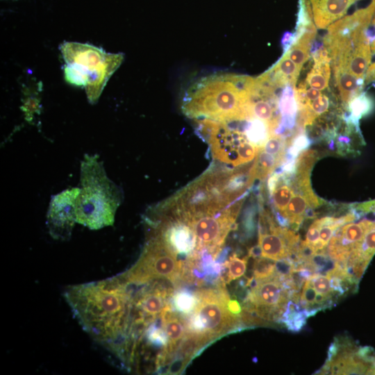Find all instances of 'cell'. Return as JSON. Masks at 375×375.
<instances>
[{"label":"cell","instance_id":"10","mask_svg":"<svg viewBox=\"0 0 375 375\" xmlns=\"http://www.w3.org/2000/svg\"><path fill=\"white\" fill-rule=\"evenodd\" d=\"M80 188H67L52 197L47 216V225L51 237L68 240L76 222V201Z\"/></svg>","mask_w":375,"mask_h":375},{"label":"cell","instance_id":"14","mask_svg":"<svg viewBox=\"0 0 375 375\" xmlns=\"http://www.w3.org/2000/svg\"><path fill=\"white\" fill-rule=\"evenodd\" d=\"M333 67L340 99L344 106H347L353 98L360 93L365 80L358 78L342 67Z\"/></svg>","mask_w":375,"mask_h":375},{"label":"cell","instance_id":"26","mask_svg":"<svg viewBox=\"0 0 375 375\" xmlns=\"http://www.w3.org/2000/svg\"><path fill=\"white\" fill-rule=\"evenodd\" d=\"M295 42V33L288 31L284 33L281 39V44L283 49V52H287Z\"/></svg>","mask_w":375,"mask_h":375},{"label":"cell","instance_id":"20","mask_svg":"<svg viewBox=\"0 0 375 375\" xmlns=\"http://www.w3.org/2000/svg\"><path fill=\"white\" fill-rule=\"evenodd\" d=\"M308 279L314 288L316 295L323 296L333 306L341 297L333 289L330 276L318 273H313Z\"/></svg>","mask_w":375,"mask_h":375},{"label":"cell","instance_id":"9","mask_svg":"<svg viewBox=\"0 0 375 375\" xmlns=\"http://www.w3.org/2000/svg\"><path fill=\"white\" fill-rule=\"evenodd\" d=\"M255 287L249 289L243 307L254 310L256 314L269 323H280L290 300V290L275 274L273 276L257 280Z\"/></svg>","mask_w":375,"mask_h":375},{"label":"cell","instance_id":"8","mask_svg":"<svg viewBox=\"0 0 375 375\" xmlns=\"http://www.w3.org/2000/svg\"><path fill=\"white\" fill-rule=\"evenodd\" d=\"M317 374H375V351L358 346L348 337H338L330 345L325 364Z\"/></svg>","mask_w":375,"mask_h":375},{"label":"cell","instance_id":"13","mask_svg":"<svg viewBox=\"0 0 375 375\" xmlns=\"http://www.w3.org/2000/svg\"><path fill=\"white\" fill-rule=\"evenodd\" d=\"M278 109L281 123L276 134L281 135L285 131L292 129L295 125L299 108L295 97L294 86L287 85L283 87L278 101Z\"/></svg>","mask_w":375,"mask_h":375},{"label":"cell","instance_id":"18","mask_svg":"<svg viewBox=\"0 0 375 375\" xmlns=\"http://www.w3.org/2000/svg\"><path fill=\"white\" fill-rule=\"evenodd\" d=\"M249 258V256L239 258L233 253L222 263L221 278L225 283H229L244 274Z\"/></svg>","mask_w":375,"mask_h":375},{"label":"cell","instance_id":"23","mask_svg":"<svg viewBox=\"0 0 375 375\" xmlns=\"http://www.w3.org/2000/svg\"><path fill=\"white\" fill-rule=\"evenodd\" d=\"M310 144V139L304 133L294 137L292 142L289 146L285 160H295Z\"/></svg>","mask_w":375,"mask_h":375},{"label":"cell","instance_id":"3","mask_svg":"<svg viewBox=\"0 0 375 375\" xmlns=\"http://www.w3.org/2000/svg\"><path fill=\"white\" fill-rule=\"evenodd\" d=\"M76 222L92 230L112 226L122 201L121 189L106 175L98 156L86 154L81 165Z\"/></svg>","mask_w":375,"mask_h":375},{"label":"cell","instance_id":"17","mask_svg":"<svg viewBox=\"0 0 375 375\" xmlns=\"http://www.w3.org/2000/svg\"><path fill=\"white\" fill-rule=\"evenodd\" d=\"M314 64L305 82L311 88L324 90L328 87L331 76L330 60L313 59Z\"/></svg>","mask_w":375,"mask_h":375},{"label":"cell","instance_id":"19","mask_svg":"<svg viewBox=\"0 0 375 375\" xmlns=\"http://www.w3.org/2000/svg\"><path fill=\"white\" fill-rule=\"evenodd\" d=\"M197 296L187 289H178L172 297V308L184 316L190 315L197 303Z\"/></svg>","mask_w":375,"mask_h":375},{"label":"cell","instance_id":"21","mask_svg":"<svg viewBox=\"0 0 375 375\" xmlns=\"http://www.w3.org/2000/svg\"><path fill=\"white\" fill-rule=\"evenodd\" d=\"M244 131L248 140L259 147L265 144L270 135L267 124L257 118L249 119Z\"/></svg>","mask_w":375,"mask_h":375},{"label":"cell","instance_id":"15","mask_svg":"<svg viewBox=\"0 0 375 375\" xmlns=\"http://www.w3.org/2000/svg\"><path fill=\"white\" fill-rule=\"evenodd\" d=\"M315 35L316 28L315 25H312L285 52L300 69L309 58L311 44Z\"/></svg>","mask_w":375,"mask_h":375},{"label":"cell","instance_id":"11","mask_svg":"<svg viewBox=\"0 0 375 375\" xmlns=\"http://www.w3.org/2000/svg\"><path fill=\"white\" fill-rule=\"evenodd\" d=\"M317 28H326L340 19L358 0H308Z\"/></svg>","mask_w":375,"mask_h":375},{"label":"cell","instance_id":"12","mask_svg":"<svg viewBox=\"0 0 375 375\" xmlns=\"http://www.w3.org/2000/svg\"><path fill=\"white\" fill-rule=\"evenodd\" d=\"M301 69L284 53L269 69L258 76L263 82L278 88L287 85L294 86Z\"/></svg>","mask_w":375,"mask_h":375},{"label":"cell","instance_id":"6","mask_svg":"<svg viewBox=\"0 0 375 375\" xmlns=\"http://www.w3.org/2000/svg\"><path fill=\"white\" fill-rule=\"evenodd\" d=\"M199 134L208 142L214 160L231 168L252 162L259 147L251 143L244 131L231 123L209 119L197 120Z\"/></svg>","mask_w":375,"mask_h":375},{"label":"cell","instance_id":"4","mask_svg":"<svg viewBox=\"0 0 375 375\" xmlns=\"http://www.w3.org/2000/svg\"><path fill=\"white\" fill-rule=\"evenodd\" d=\"M225 284L220 277L215 288L197 291V303L186 322L188 331L203 337L209 343L226 333L246 328L240 314H235L231 310V299Z\"/></svg>","mask_w":375,"mask_h":375},{"label":"cell","instance_id":"27","mask_svg":"<svg viewBox=\"0 0 375 375\" xmlns=\"http://www.w3.org/2000/svg\"><path fill=\"white\" fill-rule=\"evenodd\" d=\"M248 256L255 259L262 256L261 249L258 244L251 247L249 250Z\"/></svg>","mask_w":375,"mask_h":375},{"label":"cell","instance_id":"2","mask_svg":"<svg viewBox=\"0 0 375 375\" xmlns=\"http://www.w3.org/2000/svg\"><path fill=\"white\" fill-rule=\"evenodd\" d=\"M257 78L215 74L193 82L184 94L181 109L188 117L230 123L252 119Z\"/></svg>","mask_w":375,"mask_h":375},{"label":"cell","instance_id":"5","mask_svg":"<svg viewBox=\"0 0 375 375\" xmlns=\"http://www.w3.org/2000/svg\"><path fill=\"white\" fill-rule=\"evenodd\" d=\"M62 53L67 63L66 80L76 85L91 87L88 97L92 102L123 60L121 54L108 55L94 47L76 43L65 44Z\"/></svg>","mask_w":375,"mask_h":375},{"label":"cell","instance_id":"24","mask_svg":"<svg viewBox=\"0 0 375 375\" xmlns=\"http://www.w3.org/2000/svg\"><path fill=\"white\" fill-rule=\"evenodd\" d=\"M295 269L294 262L288 258L275 262V272L282 281L288 279Z\"/></svg>","mask_w":375,"mask_h":375},{"label":"cell","instance_id":"22","mask_svg":"<svg viewBox=\"0 0 375 375\" xmlns=\"http://www.w3.org/2000/svg\"><path fill=\"white\" fill-rule=\"evenodd\" d=\"M275 272V260L259 257L256 258L253 267V276L257 280H262L274 275Z\"/></svg>","mask_w":375,"mask_h":375},{"label":"cell","instance_id":"25","mask_svg":"<svg viewBox=\"0 0 375 375\" xmlns=\"http://www.w3.org/2000/svg\"><path fill=\"white\" fill-rule=\"evenodd\" d=\"M319 229H320V224L317 219L315 220L312 223V224L310 226L306 234V239L303 242L309 245H311L313 247V245L319 240Z\"/></svg>","mask_w":375,"mask_h":375},{"label":"cell","instance_id":"1","mask_svg":"<svg viewBox=\"0 0 375 375\" xmlns=\"http://www.w3.org/2000/svg\"><path fill=\"white\" fill-rule=\"evenodd\" d=\"M64 297L82 328L94 340L110 351L119 343L126 324L128 299L119 275L69 286Z\"/></svg>","mask_w":375,"mask_h":375},{"label":"cell","instance_id":"16","mask_svg":"<svg viewBox=\"0 0 375 375\" xmlns=\"http://www.w3.org/2000/svg\"><path fill=\"white\" fill-rule=\"evenodd\" d=\"M373 104L372 98L365 92H360L353 98L347 105L349 113L344 117L347 124L359 129L360 119L372 111Z\"/></svg>","mask_w":375,"mask_h":375},{"label":"cell","instance_id":"7","mask_svg":"<svg viewBox=\"0 0 375 375\" xmlns=\"http://www.w3.org/2000/svg\"><path fill=\"white\" fill-rule=\"evenodd\" d=\"M183 268L184 262L159 235L152 233L138 261L122 276L134 282L165 279L176 285L182 281Z\"/></svg>","mask_w":375,"mask_h":375}]
</instances>
